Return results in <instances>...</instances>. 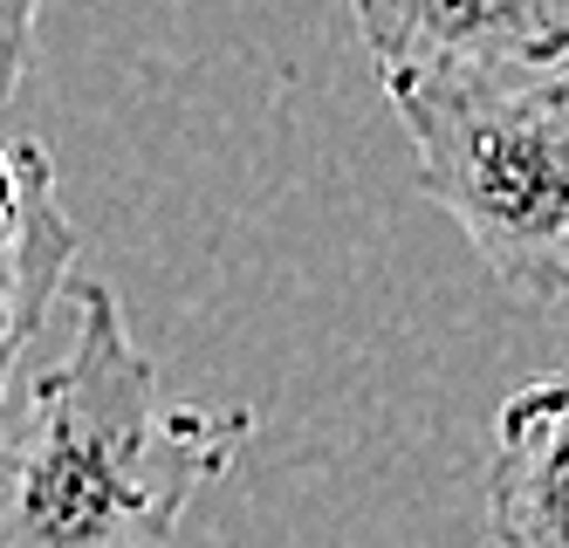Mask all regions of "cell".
Instances as JSON below:
<instances>
[{"mask_svg": "<svg viewBox=\"0 0 569 548\" xmlns=\"http://www.w3.org/2000/svg\"><path fill=\"white\" fill-rule=\"evenodd\" d=\"M350 21L378 62V82L569 62V0H350Z\"/></svg>", "mask_w": 569, "mask_h": 548, "instance_id": "obj_3", "label": "cell"}, {"mask_svg": "<svg viewBox=\"0 0 569 548\" xmlns=\"http://www.w3.org/2000/svg\"><path fill=\"white\" fill-rule=\"evenodd\" d=\"M34 14H42V0H0V110L14 103L21 76H28V56H34Z\"/></svg>", "mask_w": 569, "mask_h": 548, "instance_id": "obj_6", "label": "cell"}, {"mask_svg": "<svg viewBox=\"0 0 569 548\" xmlns=\"http://www.w3.org/2000/svg\"><path fill=\"white\" fill-rule=\"evenodd\" d=\"M76 336L0 418V548H166L254 432L248 405H172L103 275L69 281Z\"/></svg>", "mask_w": 569, "mask_h": 548, "instance_id": "obj_1", "label": "cell"}, {"mask_svg": "<svg viewBox=\"0 0 569 548\" xmlns=\"http://www.w3.org/2000/svg\"><path fill=\"white\" fill-rule=\"evenodd\" d=\"M487 541L495 548H569V370L528 377L495 411Z\"/></svg>", "mask_w": 569, "mask_h": 548, "instance_id": "obj_4", "label": "cell"}, {"mask_svg": "<svg viewBox=\"0 0 569 548\" xmlns=\"http://www.w3.org/2000/svg\"><path fill=\"white\" fill-rule=\"evenodd\" d=\"M419 151V192L480 268L536 309H569V69L385 76Z\"/></svg>", "mask_w": 569, "mask_h": 548, "instance_id": "obj_2", "label": "cell"}, {"mask_svg": "<svg viewBox=\"0 0 569 548\" xmlns=\"http://www.w3.org/2000/svg\"><path fill=\"white\" fill-rule=\"evenodd\" d=\"M76 227L62 213L56 192V165H42L8 206H0V398L14 385V363L34 343L56 288H69L76 268Z\"/></svg>", "mask_w": 569, "mask_h": 548, "instance_id": "obj_5", "label": "cell"}]
</instances>
